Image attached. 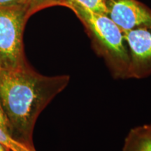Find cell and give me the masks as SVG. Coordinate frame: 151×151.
Here are the masks:
<instances>
[{"instance_id":"1","label":"cell","mask_w":151,"mask_h":151,"mask_svg":"<svg viewBox=\"0 0 151 151\" xmlns=\"http://www.w3.org/2000/svg\"><path fill=\"white\" fill-rule=\"evenodd\" d=\"M67 75L46 76L27 63L15 69L0 68V104L10 135L34 147L32 135L38 117L52 99L65 90Z\"/></svg>"},{"instance_id":"3","label":"cell","mask_w":151,"mask_h":151,"mask_svg":"<svg viewBox=\"0 0 151 151\" xmlns=\"http://www.w3.org/2000/svg\"><path fill=\"white\" fill-rule=\"evenodd\" d=\"M31 16L26 6L0 7V68L15 69L27 63L23 33Z\"/></svg>"},{"instance_id":"11","label":"cell","mask_w":151,"mask_h":151,"mask_svg":"<svg viewBox=\"0 0 151 151\" xmlns=\"http://www.w3.org/2000/svg\"><path fill=\"white\" fill-rule=\"evenodd\" d=\"M0 127L1 129L4 130V131L7 132L8 133L10 134V130H9V125L7 121L6 118L2 108H1V106L0 104Z\"/></svg>"},{"instance_id":"5","label":"cell","mask_w":151,"mask_h":151,"mask_svg":"<svg viewBox=\"0 0 151 151\" xmlns=\"http://www.w3.org/2000/svg\"><path fill=\"white\" fill-rule=\"evenodd\" d=\"M107 16L122 32L151 27V9L137 0H106Z\"/></svg>"},{"instance_id":"8","label":"cell","mask_w":151,"mask_h":151,"mask_svg":"<svg viewBox=\"0 0 151 151\" xmlns=\"http://www.w3.org/2000/svg\"><path fill=\"white\" fill-rule=\"evenodd\" d=\"M71 4H76L97 14L108 15L109 13L106 0H71Z\"/></svg>"},{"instance_id":"9","label":"cell","mask_w":151,"mask_h":151,"mask_svg":"<svg viewBox=\"0 0 151 151\" xmlns=\"http://www.w3.org/2000/svg\"><path fill=\"white\" fill-rule=\"evenodd\" d=\"M27 7L29 9L30 15H33L37 11L47 7L53 6H63L62 0H25Z\"/></svg>"},{"instance_id":"14","label":"cell","mask_w":151,"mask_h":151,"mask_svg":"<svg viewBox=\"0 0 151 151\" xmlns=\"http://www.w3.org/2000/svg\"><path fill=\"white\" fill-rule=\"evenodd\" d=\"M146 127H147V128H148V129L149 131H150V134H151V124H147Z\"/></svg>"},{"instance_id":"6","label":"cell","mask_w":151,"mask_h":151,"mask_svg":"<svg viewBox=\"0 0 151 151\" xmlns=\"http://www.w3.org/2000/svg\"><path fill=\"white\" fill-rule=\"evenodd\" d=\"M123 151H151V134L146 125L130 130L124 140Z\"/></svg>"},{"instance_id":"2","label":"cell","mask_w":151,"mask_h":151,"mask_svg":"<svg viewBox=\"0 0 151 151\" xmlns=\"http://www.w3.org/2000/svg\"><path fill=\"white\" fill-rule=\"evenodd\" d=\"M68 8L84 24L96 52L104 58L113 76L127 79L129 50L121 29L107 15L94 13L76 4Z\"/></svg>"},{"instance_id":"12","label":"cell","mask_w":151,"mask_h":151,"mask_svg":"<svg viewBox=\"0 0 151 151\" xmlns=\"http://www.w3.org/2000/svg\"><path fill=\"white\" fill-rule=\"evenodd\" d=\"M0 151H11L9 149L6 147L4 145L2 144L1 143H0Z\"/></svg>"},{"instance_id":"13","label":"cell","mask_w":151,"mask_h":151,"mask_svg":"<svg viewBox=\"0 0 151 151\" xmlns=\"http://www.w3.org/2000/svg\"><path fill=\"white\" fill-rule=\"evenodd\" d=\"M62 1H63L64 3V6L66 7H67L71 2V0H62Z\"/></svg>"},{"instance_id":"7","label":"cell","mask_w":151,"mask_h":151,"mask_svg":"<svg viewBox=\"0 0 151 151\" xmlns=\"http://www.w3.org/2000/svg\"><path fill=\"white\" fill-rule=\"evenodd\" d=\"M0 143L7 147L11 151H35L34 147H30L16 140L10 134L0 127Z\"/></svg>"},{"instance_id":"10","label":"cell","mask_w":151,"mask_h":151,"mask_svg":"<svg viewBox=\"0 0 151 151\" xmlns=\"http://www.w3.org/2000/svg\"><path fill=\"white\" fill-rule=\"evenodd\" d=\"M18 6H27L25 0H0V7H12Z\"/></svg>"},{"instance_id":"4","label":"cell","mask_w":151,"mask_h":151,"mask_svg":"<svg viewBox=\"0 0 151 151\" xmlns=\"http://www.w3.org/2000/svg\"><path fill=\"white\" fill-rule=\"evenodd\" d=\"M129 50L127 78L141 79L151 75V27L124 31Z\"/></svg>"}]
</instances>
